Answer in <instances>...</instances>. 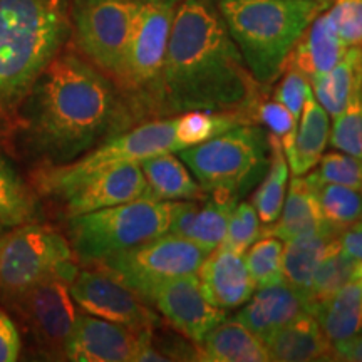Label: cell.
I'll use <instances>...</instances> for the list:
<instances>
[{
	"label": "cell",
	"mask_w": 362,
	"mask_h": 362,
	"mask_svg": "<svg viewBox=\"0 0 362 362\" xmlns=\"http://www.w3.org/2000/svg\"><path fill=\"white\" fill-rule=\"evenodd\" d=\"M136 12V0H69L76 51L117 84Z\"/></svg>",
	"instance_id": "cell-10"
},
{
	"label": "cell",
	"mask_w": 362,
	"mask_h": 362,
	"mask_svg": "<svg viewBox=\"0 0 362 362\" xmlns=\"http://www.w3.org/2000/svg\"><path fill=\"white\" fill-rule=\"evenodd\" d=\"M149 330H134L90 314H79L66 347L74 362H136Z\"/></svg>",
	"instance_id": "cell-16"
},
{
	"label": "cell",
	"mask_w": 362,
	"mask_h": 362,
	"mask_svg": "<svg viewBox=\"0 0 362 362\" xmlns=\"http://www.w3.org/2000/svg\"><path fill=\"white\" fill-rule=\"evenodd\" d=\"M185 339L198 344L226 319V310L208 302L198 275L165 280L144 298Z\"/></svg>",
	"instance_id": "cell-14"
},
{
	"label": "cell",
	"mask_w": 362,
	"mask_h": 362,
	"mask_svg": "<svg viewBox=\"0 0 362 362\" xmlns=\"http://www.w3.org/2000/svg\"><path fill=\"white\" fill-rule=\"evenodd\" d=\"M22 352V336L8 312L0 305V362L19 359Z\"/></svg>",
	"instance_id": "cell-41"
},
{
	"label": "cell",
	"mask_w": 362,
	"mask_h": 362,
	"mask_svg": "<svg viewBox=\"0 0 362 362\" xmlns=\"http://www.w3.org/2000/svg\"><path fill=\"white\" fill-rule=\"evenodd\" d=\"M175 139V117H158L134 124L98 144L78 160L56 166H37L30 175L39 198L52 200L62 189L83 180L94 171L111 168L123 163H139L160 153L180 151Z\"/></svg>",
	"instance_id": "cell-8"
},
{
	"label": "cell",
	"mask_w": 362,
	"mask_h": 362,
	"mask_svg": "<svg viewBox=\"0 0 362 362\" xmlns=\"http://www.w3.org/2000/svg\"><path fill=\"white\" fill-rule=\"evenodd\" d=\"M347 47L339 37L325 11L312 21L288 54L285 67L300 72L309 81L325 74L344 57Z\"/></svg>",
	"instance_id": "cell-21"
},
{
	"label": "cell",
	"mask_w": 362,
	"mask_h": 362,
	"mask_svg": "<svg viewBox=\"0 0 362 362\" xmlns=\"http://www.w3.org/2000/svg\"><path fill=\"white\" fill-rule=\"evenodd\" d=\"M264 342L270 361L275 362L334 361V344L310 312H302Z\"/></svg>",
	"instance_id": "cell-20"
},
{
	"label": "cell",
	"mask_w": 362,
	"mask_h": 362,
	"mask_svg": "<svg viewBox=\"0 0 362 362\" xmlns=\"http://www.w3.org/2000/svg\"><path fill=\"white\" fill-rule=\"evenodd\" d=\"M139 166L146 180V197L163 202L205 200L208 197L183 160L171 151L144 158Z\"/></svg>",
	"instance_id": "cell-23"
},
{
	"label": "cell",
	"mask_w": 362,
	"mask_h": 362,
	"mask_svg": "<svg viewBox=\"0 0 362 362\" xmlns=\"http://www.w3.org/2000/svg\"><path fill=\"white\" fill-rule=\"evenodd\" d=\"M178 153L203 192L235 200L262 181L270 163L269 136L253 123L238 124Z\"/></svg>",
	"instance_id": "cell-6"
},
{
	"label": "cell",
	"mask_w": 362,
	"mask_h": 362,
	"mask_svg": "<svg viewBox=\"0 0 362 362\" xmlns=\"http://www.w3.org/2000/svg\"><path fill=\"white\" fill-rule=\"evenodd\" d=\"M216 7L257 83L269 88L285 69L293 45L319 13L322 0H218Z\"/></svg>",
	"instance_id": "cell-4"
},
{
	"label": "cell",
	"mask_w": 362,
	"mask_h": 362,
	"mask_svg": "<svg viewBox=\"0 0 362 362\" xmlns=\"http://www.w3.org/2000/svg\"><path fill=\"white\" fill-rule=\"evenodd\" d=\"M0 304L13 314L40 356L66 359L67 342L79 315L69 282L57 277L47 279L24 292L0 298Z\"/></svg>",
	"instance_id": "cell-11"
},
{
	"label": "cell",
	"mask_w": 362,
	"mask_h": 362,
	"mask_svg": "<svg viewBox=\"0 0 362 362\" xmlns=\"http://www.w3.org/2000/svg\"><path fill=\"white\" fill-rule=\"evenodd\" d=\"M245 253L216 247L198 269L202 291L210 304L228 310L243 305L253 296L257 285L245 264Z\"/></svg>",
	"instance_id": "cell-17"
},
{
	"label": "cell",
	"mask_w": 362,
	"mask_h": 362,
	"mask_svg": "<svg viewBox=\"0 0 362 362\" xmlns=\"http://www.w3.org/2000/svg\"><path fill=\"white\" fill-rule=\"evenodd\" d=\"M175 202L136 198L121 205L66 218L67 242L76 260L93 267L99 262L168 233Z\"/></svg>",
	"instance_id": "cell-5"
},
{
	"label": "cell",
	"mask_w": 362,
	"mask_h": 362,
	"mask_svg": "<svg viewBox=\"0 0 362 362\" xmlns=\"http://www.w3.org/2000/svg\"><path fill=\"white\" fill-rule=\"evenodd\" d=\"M332 230L320 215L314 187L309 176H293L288 193L285 194L282 211L274 223L260 230V237H275L282 242ZM336 232V230H332Z\"/></svg>",
	"instance_id": "cell-22"
},
{
	"label": "cell",
	"mask_w": 362,
	"mask_h": 362,
	"mask_svg": "<svg viewBox=\"0 0 362 362\" xmlns=\"http://www.w3.org/2000/svg\"><path fill=\"white\" fill-rule=\"evenodd\" d=\"M362 84V44L347 47L346 54L329 72L312 79V93L329 116L336 117Z\"/></svg>",
	"instance_id": "cell-29"
},
{
	"label": "cell",
	"mask_w": 362,
	"mask_h": 362,
	"mask_svg": "<svg viewBox=\"0 0 362 362\" xmlns=\"http://www.w3.org/2000/svg\"><path fill=\"white\" fill-rule=\"evenodd\" d=\"M178 4L180 0H136L123 69L116 84L136 121L160 117L163 64Z\"/></svg>",
	"instance_id": "cell-7"
},
{
	"label": "cell",
	"mask_w": 362,
	"mask_h": 362,
	"mask_svg": "<svg viewBox=\"0 0 362 362\" xmlns=\"http://www.w3.org/2000/svg\"><path fill=\"white\" fill-rule=\"evenodd\" d=\"M206 255L208 252L197 243L165 233L93 267L110 272L144 300L151 288L165 280L197 275Z\"/></svg>",
	"instance_id": "cell-12"
},
{
	"label": "cell",
	"mask_w": 362,
	"mask_h": 362,
	"mask_svg": "<svg viewBox=\"0 0 362 362\" xmlns=\"http://www.w3.org/2000/svg\"><path fill=\"white\" fill-rule=\"evenodd\" d=\"M329 143L337 151L362 160V84L357 86L346 107L334 117Z\"/></svg>",
	"instance_id": "cell-34"
},
{
	"label": "cell",
	"mask_w": 362,
	"mask_h": 362,
	"mask_svg": "<svg viewBox=\"0 0 362 362\" xmlns=\"http://www.w3.org/2000/svg\"><path fill=\"white\" fill-rule=\"evenodd\" d=\"M282 240L275 237H260L247 250L245 264L257 287L282 282Z\"/></svg>",
	"instance_id": "cell-36"
},
{
	"label": "cell",
	"mask_w": 362,
	"mask_h": 362,
	"mask_svg": "<svg viewBox=\"0 0 362 362\" xmlns=\"http://www.w3.org/2000/svg\"><path fill=\"white\" fill-rule=\"evenodd\" d=\"M322 2H329V0H322Z\"/></svg>",
	"instance_id": "cell-47"
},
{
	"label": "cell",
	"mask_w": 362,
	"mask_h": 362,
	"mask_svg": "<svg viewBox=\"0 0 362 362\" xmlns=\"http://www.w3.org/2000/svg\"><path fill=\"white\" fill-rule=\"evenodd\" d=\"M146 194V180L139 163H123L94 171L52 198L66 218L90 214L101 208L133 202Z\"/></svg>",
	"instance_id": "cell-15"
},
{
	"label": "cell",
	"mask_w": 362,
	"mask_h": 362,
	"mask_svg": "<svg viewBox=\"0 0 362 362\" xmlns=\"http://www.w3.org/2000/svg\"><path fill=\"white\" fill-rule=\"evenodd\" d=\"M198 357L205 362H267L264 339L237 319L223 320L197 344Z\"/></svg>",
	"instance_id": "cell-24"
},
{
	"label": "cell",
	"mask_w": 362,
	"mask_h": 362,
	"mask_svg": "<svg viewBox=\"0 0 362 362\" xmlns=\"http://www.w3.org/2000/svg\"><path fill=\"white\" fill-rule=\"evenodd\" d=\"M76 305L110 322L123 324L134 330H156L161 319L141 297L110 272L90 267L79 269L69 284Z\"/></svg>",
	"instance_id": "cell-13"
},
{
	"label": "cell",
	"mask_w": 362,
	"mask_h": 362,
	"mask_svg": "<svg viewBox=\"0 0 362 362\" xmlns=\"http://www.w3.org/2000/svg\"><path fill=\"white\" fill-rule=\"evenodd\" d=\"M356 265L357 260L342 250L337 237L334 238L314 272L309 291V304L352 282Z\"/></svg>",
	"instance_id": "cell-33"
},
{
	"label": "cell",
	"mask_w": 362,
	"mask_h": 362,
	"mask_svg": "<svg viewBox=\"0 0 362 362\" xmlns=\"http://www.w3.org/2000/svg\"><path fill=\"white\" fill-rule=\"evenodd\" d=\"M267 136H269L270 163L267 173L260 181V187L253 193L252 205L255 206L262 223L270 225L279 218L280 211H282L291 166H288L280 139L274 134Z\"/></svg>",
	"instance_id": "cell-30"
},
{
	"label": "cell",
	"mask_w": 362,
	"mask_h": 362,
	"mask_svg": "<svg viewBox=\"0 0 362 362\" xmlns=\"http://www.w3.org/2000/svg\"><path fill=\"white\" fill-rule=\"evenodd\" d=\"M325 337L332 344L346 341L362 330V285L356 280L309 304Z\"/></svg>",
	"instance_id": "cell-25"
},
{
	"label": "cell",
	"mask_w": 362,
	"mask_h": 362,
	"mask_svg": "<svg viewBox=\"0 0 362 362\" xmlns=\"http://www.w3.org/2000/svg\"><path fill=\"white\" fill-rule=\"evenodd\" d=\"M337 232H325L304 235V237L291 238L285 242L282 252V277L284 282L296 288L309 300V291L314 272L322 260Z\"/></svg>",
	"instance_id": "cell-28"
},
{
	"label": "cell",
	"mask_w": 362,
	"mask_h": 362,
	"mask_svg": "<svg viewBox=\"0 0 362 362\" xmlns=\"http://www.w3.org/2000/svg\"><path fill=\"white\" fill-rule=\"evenodd\" d=\"M309 176L314 187L320 215L336 232L349 228L362 221V193L344 185L324 181L312 171Z\"/></svg>",
	"instance_id": "cell-31"
},
{
	"label": "cell",
	"mask_w": 362,
	"mask_h": 362,
	"mask_svg": "<svg viewBox=\"0 0 362 362\" xmlns=\"http://www.w3.org/2000/svg\"><path fill=\"white\" fill-rule=\"evenodd\" d=\"M210 2H215L216 4V2H218V0H210Z\"/></svg>",
	"instance_id": "cell-46"
},
{
	"label": "cell",
	"mask_w": 362,
	"mask_h": 362,
	"mask_svg": "<svg viewBox=\"0 0 362 362\" xmlns=\"http://www.w3.org/2000/svg\"><path fill=\"white\" fill-rule=\"evenodd\" d=\"M339 245L357 262L362 260V221L337 233Z\"/></svg>",
	"instance_id": "cell-42"
},
{
	"label": "cell",
	"mask_w": 362,
	"mask_h": 362,
	"mask_svg": "<svg viewBox=\"0 0 362 362\" xmlns=\"http://www.w3.org/2000/svg\"><path fill=\"white\" fill-rule=\"evenodd\" d=\"M279 79L280 83L274 90V99H277L280 104H284L288 112L293 116V119L298 123V119L302 116V110H304L305 94L310 88V83L300 72L291 69V67H285Z\"/></svg>",
	"instance_id": "cell-40"
},
{
	"label": "cell",
	"mask_w": 362,
	"mask_h": 362,
	"mask_svg": "<svg viewBox=\"0 0 362 362\" xmlns=\"http://www.w3.org/2000/svg\"><path fill=\"white\" fill-rule=\"evenodd\" d=\"M260 218L252 202H238L226 225L223 242L218 247L245 253L260 238Z\"/></svg>",
	"instance_id": "cell-37"
},
{
	"label": "cell",
	"mask_w": 362,
	"mask_h": 362,
	"mask_svg": "<svg viewBox=\"0 0 362 362\" xmlns=\"http://www.w3.org/2000/svg\"><path fill=\"white\" fill-rule=\"evenodd\" d=\"M238 202L225 194L175 202L168 233L187 238L210 253L223 242L228 218Z\"/></svg>",
	"instance_id": "cell-18"
},
{
	"label": "cell",
	"mask_w": 362,
	"mask_h": 362,
	"mask_svg": "<svg viewBox=\"0 0 362 362\" xmlns=\"http://www.w3.org/2000/svg\"><path fill=\"white\" fill-rule=\"evenodd\" d=\"M72 248L51 225L33 221L0 235V298L57 277L71 284L79 267Z\"/></svg>",
	"instance_id": "cell-9"
},
{
	"label": "cell",
	"mask_w": 362,
	"mask_h": 362,
	"mask_svg": "<svg viewBox=\"0 0 362 362\" xmlns=\"http://www.w3.org/2000/svg\"><path fill=\"white\" fill-rule=\"evenodd\" d=\"M4 230H6V228H2V226H0V235H2V232H4Z\"/></svg>",
	"instance_id": "cell-45"
},
{
	"label": "cell",
	"mask_w": 362,
	"mask_h": 362,
	"mask_svg": "<svg viewBox=\"0 0 362 362\" xmlns=\"http://www.w3.org/2000/svg\"><path fill=\"white\" fill-rule=\"evenodd\" d=\"M352 280H356V282H359L362 285V260L357 262L356 270H354V279Z\"/></svg>",
	"instance_id": "cell-44"
},
{
	"label": "cell",
	"mask_w": 362,
	"mask_h": 362,
	"mask_svg": "<svg viewBox=\"0 0 362 362\" xmlns=\"http://www.w3.org/2000/svg\"><path fill=\"white\" fill-rule=\"evenodd\" d=\"M334 361L362 362V330L346 341L334 344Z\"/></svg>",
	"instance_id": "cell-43"
},
{
	"label": "cell",
	"mask_w": 362,
	"mask_h": 362,
	"mask_svg": "<svg viewBox=\"0 0 362 362\" xmlns=\"http://www.w3.org/2000/svg\"><path fill=\"white\" fill-rule=\"evenodd\" d=\"M325 13L346 45L362 44V0H329Z\"/></svg>",
	"instance_id": "cell-39"
},
{
	"label": "cell",
	"mask_w": 362,
	"mask_h": 362,
	"mask_svg": "<svg viewBox=\"0 0 362 362\" xmlns=\"http://www.w3.org/2000/svg\"><path fill=\"white\" fill-rule=\"evenodd\" d=\"M238 124H250L245 116L238 112H218L194 110L185 111L175 117V139L180 148L194 146L215 138Z\"/></svg>",
	"instance_id": "cell-32"
},
{
	"label": "cell",
	"mask_w": 362,
	"mask_h": 362,
	"mask_svg": "<svg viewBox=\"0 0 362 362\" xmlns=\"http://www.w3.org/2000/svg\"><path fill=\"white\" fill-rule=\"evenodd\" d=\"M243 305L235 319L265 341L275 330L307 312L309 300L282 280L260 287Z\"/></svg>",
	"instance_id": "cell-19"
},
{
	"label": "cell",
	"mask_w": 362,
	"mask_h": 362,
	"mask_svg": "<svg viewBox=\"0 0 362 362\" xmlns=\"http://www.w3.org/2000/svg\"><path fill=\"white\" fill-rule=\"evenodd\" d=\"M314 173L320 180L344 185L362 193V160L342 151L325 153L317 163Z\"/></svg>",
	"instance_id": "cell-38"
},
{
	"label": "cell",
	"mask_w": 362,
	"mask_h": 362,
	"mask_svg": "<svg viewBox=\"0 0 362 362\" xmlns=\"http://www.w3.org/2000/svg\"><path fill=\"white\" fill-rule=\"evenodd\" d=\"M39 194L30 181H25L11 156L0 148V226L13 228L40 221Z\"/></svg>",
	"instance_id": "cell-27"
},
{
	"label": "cell",
	"mask_w": 362,
	"mask_h": 362,
	"mask_svg": "<svg viewBox=\"0 0 362 362\" xmlns=\"http://www.w3.org/2000/svg\"><path fill=\"white\" fill-rule=\"evenodd\" d=\"M133 123L115 81L66 45L22 101L4 149L35 168L66 165Z\"/></svg>",
	"instance_id": "cell-1"
},
{
	"label": "cell",
	"mask_w": 362,
	"mask_h": 362,
	"mask_svg": "<svg viewBox=\"0 0 362 362\" xmlns=\"http://www.w3.org/2000/svg\"><path fill=\"white\" fill-rule=\"evenodd\" d=\"M327 111L317 101L312 86L307 90L304 110L300 116V128H297L296 141L291 156L287 158L293 176L309 173L322 158L329 143L330 121Z\"/></svg>",
	"instance_id": "cell-26"
},
{
	"label": "cell",
	"mask_w": 362,
	"mask_h": 362,
	"mask_svg": "<svg viewBox=\"0 0 362 362\" xmlns=\"http://www.w3.org/2000/svg\"><path fill=\"white\" fill-rule=\"evenodd\" d=\"M248 116L253 124L264 126L270 134L277 136L284 146L285 156H291L298 123L284 104H280L277 99L265 98V94L262 93L253 103Z\"/></svg>",
	"instance_id": "cell-35"
},
{
	"label": "cell",
	"mask_w": 362,
	"mask_h": 362,
	"mask_svg": "<svg viewBox=\"0 0 362 362\" xmlns=\"http://www.w3.org/2000/svg\"><path fill=\"white\" fill-rule=\"evenodd\" d=\"M265 93L243 61L210 0H180L160 88L161 116L205 110L238 112L252 123L250 107Z\"/></svg>",
	"instance_id": "cell-2"
},
{
	"label": "cell",
	"mask_w": 362,
	"mask_h": 362,
	"mask_svg": "<svg viewBox=\"0 0 362 362\" xmlns=\"http://www.w3.org/2000/svg\"><path fill=\"white\" fill-rule=\"evenodd\" d=\"M69 40V0H0V148L40 72Z\"/></svg>",
	"instance_id": "cell-3"
}]
</instances>
